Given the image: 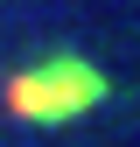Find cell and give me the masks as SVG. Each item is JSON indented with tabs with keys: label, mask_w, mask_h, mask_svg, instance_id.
Returning <instances> with one entry per match:
<instances>
[{
	"label": "cell",
	"mask_w": 140,
	"mask_h": 147,
	"mask_svg": "<svg viewBox=\"0 0 140 147\" xmlns=\"http://www.w3.org/2000/svg\"><path fill=\"white\" fill-rule=\"evenodd\" d=\"M14 119L28 126H70V119H91L105 98H112V77L84 56V49H49V56L21 63L7 84H0Z\"/></svg>",
	"instance_id": "6da1fadb"
}]
</instances>
